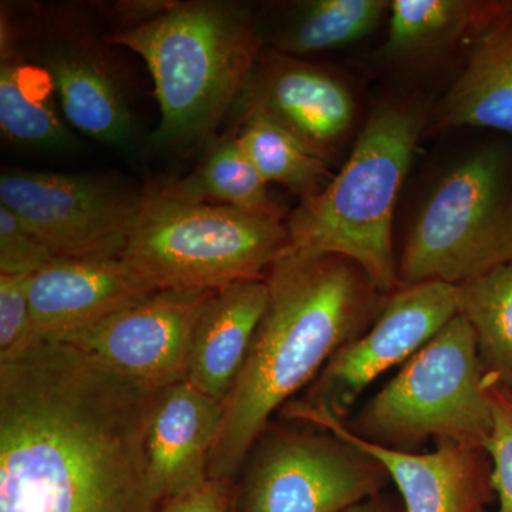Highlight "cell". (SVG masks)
<instances>
[{
	"label": "cell",
	"mask_w": 512,
	"mask_h": 512,
	"mask_svg": "<svg viewBox=\"0 0 512 512\" xmlns=\"http://www.w3.org/2000/svg\"><path fill=\"white\" fill-rule=\"evenodd\" d=\"M156 394L60 340L0 359V512H157Z\"/></svg>",
	"instance_id": "6da1fadb"
},
{
	"label": "cell",
	"mask_w": 512,
	"mask_h": 512,
	"mask_svg": "<svg viewBox=\"0 0 512 512\" xmlns=\"http://www.w3.org/2000/svg\"><path fill=\"white\" fill-rule=\"evenodd\" d=\"M268 302L229 392L210 478L231 483L276 410L383 311L369 276L349 258L288 248L265 276Z\"/></svg>",
	"instance_id": "7a4b0ae2"
},
{
	"label": "cell",
	"mask_w": 512,
	"mask_h": 512,
	"mask_svg": "<svg viewBox=\"0 0 512 512\" xmlns=\"http://www.w3.org/2000/svg\"><path fill=\"white\" fill-rule=\"evenodd\" d=\"M107 43L146 62L161 111L154 143L167 147L210 137L234 110L258 60L254 22L237 3H171L156 18L117 30Z\"/></svg>",
	"instance_id": "3957f363"
},
{
	"label": "cell",
	"mask_w": 512,
	"mask_h": 512,
	"mask_svg": "<svg viewBox=\"0 0 512 512\" xmlns=\"http://www.w3.org/2000/svg\"><path fill=\"white\" fill-rule=\"evenodd\" d=\"M421 128L417 110H376L339 173L292 212L286 222L289 248L345 256L365 271L377 291L393 292L399 282L392 244L394 207Z\"/></svg>",
	"instance_id": "277c9868"
},
{
	"label": "cell",
	"mask_w": 512,
	"mask_h": 512,
	"mask_svg": "<svg viewBox=\"0 0 512 512\" xmlns=\"http://www.w3.org/2000/svg\"><path fill=\"white\" fill-rule=\"evenodd\" d=\"M289 248L282 218L143 192L120 258L158 291H218L265 279Z\"/></svg>",
	"instance_id": "5b68a950"
},
{
	"label": "cell",
	"mask_w": 512,
	"mask_h": 512,
	"mask_svg": "<svg viewBox=\"0 0 512 512\" xmlns=\"http://www.w3.org/2000/svg\"><path fill=\"white\" fill-rule=\"evenodd\" d=\"M491 430L493 414L476 335L457 313L370 400L357 421L359 433L352 431L396 448L427 437L484 447Z\"/></svg>",
	"instance_id": "8992f818"
},
{
	"label": "cell",
	"mask_w": 512,
	"mask_h": 512,
	"mask_svg": "<svg viewBox=\"0 0 512 512\" xmlns=\"http://www.w3.org/2000/svg\"><path fill=\"white\" fill-rule=\"evenodd\" d=\"M512 264V164L501 150L468 158L440 181L400 256L403 285H460Z\"/></svg>",
	"instance_id": "52a82bcc"
},
{
	"label": "cell",
	"mask_w": 512,
	"mask_h": 512,
	"mask_svg": "<svg viewBox=\"0 0 512 512\" xmlns=\"http://www.w3.org/2000/svg\"><path fill=\"white\" fill-rule=\"evenodd\" d=\"M252 451L242 512H343L389 477L379 461L330 431H281Z\"/></svg>",
	"instance_id": "ba28073f"
},
{
	"label": "cell",
	"mask_w": 512,
	"mask_h": 512,
	"mask_svg": "<svg viewBox=\"0 0 512 512\" xmlns=\"http://www.w3.org/2000/svg\"><path fill=\"white\" fill-rule=\"evenodd\" d=\"M143 194L107 178L6 170L0 205L56 258H120Z\"/></svg>",
	"instance_id": "9c48e42d"
},
{
	"label": "cell",
	"mask_w": 512,
	"mask_h": 512,
	"mask_svg": "<svg viewBox=\"0 0 512 512\" xmlns=\"http://www.w3.org/2000/svg\"><path fill=\"white\" fill-rule=\"evenodd\" d=\"M215 291H157L90 328L69 343L117 375L160 392L185 380L192 332Z\"/></svg>",
	"instance_id": "30bf717a"
},
{
	"label": "cell",
	"mask_w": 512,
	"mask_h": 512,
	"mask_svg": "<svg viewBox=\"0 0 512 512\" xmlns=\"http://www.w3.org/2000/svg\"><path fill=\"white\" fill-rule=\"evenodd\" d=\"M457 313L456 285H403L373 326L326 363L311 406L342 420L373 380L416 355Z\"/></svg>",
	"instance_id": "8fae6325"
},
{
	"label": "cell",
	"mask_w": 512,
	"mask_h": 512,
	"mask_svg": "<svg viewBox=\"0 0 512 512\" xmlns=\"http://www.w3.org/2000/svg\"><path fill=\"white\" fill-rule=\"evenodd\" d=\"M289 414L379 461L399 488L407 512H481L494 491L493 466L484 447L439 440L433 453H406L357 436L338 417L311 404H293Z\"/></svg>",
	"instance_id": "7c38bea8"
},
{
	"label": "cell",
	"mask_w": 512,
	"mask_h": 512,
	"mask_svg": "<svg viewBox=\"0 0 512 512\" xmlns=\"http://www.w3.org/2000/svg\"><path fill=\"white\" fill-rule=\"evenodd\" d=\"M234 109L239 120L258 114L274 121L326 163L345 143L356 110L342 80L284 55L256 60Z\"/></svg>",
	"instance_id": "4fadbf2b"
},
{
	"label": "cell",
	"mask_w": 512,
	"mask_h": 512,
	"mask_svg": "<svg viewBox=\"0 0 512 512\" xmlns=\"http://www.w3.org/2000/svg\"><path fill=\"white\" fill-rule=\"evenodd\" d=\"M157 291L121 258L53 259L30 276L33 339L66 338Z\"/></svg>",
	"instance_id": "5bb4252c"
},
{
	"label": "cell",
	"mask_w": 512,
	"mask_h": 512,
	"mask_svg": "<svg viewBox=\"0 0 512 512\" xmlns=\"http://www.w3.org/2000/svg\"><path fill=\"white\" fill-rule=\"evenodd\" d=\"M222 412V403L187 380L157 392L148 413L146 451L161 504L210 480Z\"/></svg>",
	"instance_id": "9a60e30c"
},
{
	"label": "cell",
	"mask_w": 512,
	"mask_h": 512,
	"mask_svg": "<svg viewBox=\"0 0 512 512\" xmlns=\"http://www.w3.org/2000/svg\"><path fill=\"white\" fill-rule=\"evenodd\" d=\"M36 47L35 63L52 80L64 117L104 144H123L133 121L119 79L109 63L80 37L50 33Z\"/></svg>",
	"instance_id": "2e32d148"
},
{
	"label": "cell",
	"mask_w": 512,
	"mask_h": 512,
	"mask_svg": "<svg viewBox=\"0 0 512 512\" xmlns=\"http://www.w3.org/2000/svg\"><path fill=\"white\" fill-rule=\"evenodd\" d=\"M266 302L265 279L212 293L192 332L185 380L224 404L244 366Z\"/></svg>",
	"instance_id": "e0dca14e"
},
{
	"label": "cell",
	"mask_w": 512,
	"mask_h": 512,
	"mask_svg": "<svg viewBox=\"0 0 512 512\" xmlns=\"http://www.w3.org/2000/svg\"><path fill=\"white\" fill-rule=\"evenodd\" d=\"M466 67L440 106L437 127H483L512 134V20L491 5Z\"/></svg>",
	"instance_id": "ac0fdd59"
},
{
	"label": "cell",
	"mask_w": 512,
	"mask_h": 512,
	"mask_svg": "<svg viewBox=\"0 0 512 512\" xmlns=\"http://www.w3.org/2000/svg\"><path fill=\"white\" fill-rule=\"evenodd\" d=\"M0 128L12 143L37 150H67L76 138L64 126L52 97L49 74L25 62L18 46L0 49Z\"/></svg>",
	"instance_id": "d6986e66"
},
{
	"label": "cell",
	"mask_w": 512,
	"mask_h": 512,
	"mask_svg": "<svg viewBox=\"0 0 512 512\" xmlns=\"http://www.w3.org/2000/svg\"><path fill=\"white\" fill-rule=\"evenodd\" d=\"M165 197L190 204L218 205L282 218L268 184L245 156L237 138H224L187 177L157 188Z\"/></svg>",
	"instance_id": "ffe728a7"
},
{
	"label": "cell",
	"mask_w": 512,
	"mask_h": 512,
	"mask_svg": "<svg viewBox=\"0 0 512 512\" xmlns=\"http://www.w3.org/2000/svg\"><path fill=\"white\" fill-rule=\"evenodd\" d=\"M456 286L458 313L474 330L485 379L512 387V264Z\"/></svg>",
	"instance_id": "44dd1931"
},
{
	"label": "cell",
	"mask_w": 512,
	"mask_h": 512,
	"mask_svg": "<svg viewBox=\"0 0 512 512\" xmlns=\"http://www.w3.org/2000/svg\"><path fill=\"white\" fill-rule=\"evenodd\" d=\"M235 138L266 184L284 185L301 201L315 197L333 178L329 163L264 116L241 119Z\"/></svg>",
	"instance_id": "7402d4cb"
},
{
	"label": "cell",
	"mask_w": 512,
	"mask_h": 512,
	"mask_svg": "<svg viewBox=\"0 0 512 512\" xmlns=\"http://www.w3.org/2000/svg\"><path fill=\"white\" fill-rule=\"evenodd\" d=\"M389 3L382 0H316L306 3L279 37L286 55H311L349 45L379 26Z\"/></svg>",
	"instance_id": "603a6c76"
},
{
	"label": "cell",
	"mask_w": 512,
	"mask_h": 512,
	"mask_svg": "<svg viewBox=\"0 0 512 512\" xmlns=\"http://www.w3.org/2000/svg\"><path fill=\"white\" fill-rule=\"evenodd\" d=\"M488 6L461 0H396L390 3L389 55H419L440 47L468 25H483Z\"/></svg>",
	"instance_id": "cb8c5ba5"
},
{
	"label": "cell",
	"mask_w": 512,
	"mask_h": 512,
	"mask_svg": "<svg viewBox=\"0 0 512 512\" xmlns=\"http://www.w3.org/2000/svg\"><path fill=\"white\" fill-rule=\"evenodd\" d=\"M493 430L484 448L490 456L491 485L498 495V512H512V387L485 379Z\"/></svg>",
	"instance_id": "d4e9b609"
},
{
	"label": "cell",
	"mask_w": 512,
	"mask_h": 512,
	"mask_svg": "<svg viewBox=\"0 0 512 512\" xmlns=\"http://www.w3.org/2000/svg\"><path fill=\"white\" fill-rule=\"evenodd\" d=\"M32 275H0V359L33 343L29 284Z\"/></svg>",
	"instance_id": "484cf974"
},
{
	"label": "cell",
	"mask_w": 512,
	"mask_h": 512,
	"mask_svg": "<svg viewBox=\"0 0 512 512\" xmlns=\"http://www.w3.org/2000/svg\"><path fill=\"white\" fill-rule=\"evenodd\" d=\"M55 254L8 208L0 205V275H33Z\"/></svg>",
	"instance_id": "4316f807"
},
{
	"label": "cell",
	"mask_w": 512,
	"mask_h": 512,
	"mask_svg": "<svg viewBox=\"0 0 512 512\" xmlns=\"http://www.w3.org/2000/svg\"><path fill=\"white\" fill-rule=\"evenodd\" d=\"M232 497L227 481H205L195 490L163 504L157 512H229Z\"/></svg>",
	"instance_id": "83f0119b"
},
{
	"label": "cell",
	"mask_w": 512,
	"mask_h": 512,
	"mask_svg": "<svg viewBox=\"0 0 512 512\" xmlns=\"http://www.w3.org/2000/svg\"><path fill=\"white\" fill-rule=\"evenodd\" d=\"M343 512H384L382 508L377 507L373 503L357 504L355 507L349 508V510Z\"/></svg>",
	"instance_id": "f1b7e54d"
},
{
	"label": "cell",
	"mask_w": 512,
	"mask_h": 512,
	"mask_svg": "<svg viewBox=\"0 0 512 512\" xmlns=\"http://www.w3.org/2000/svg\"><path fill=\"white\" fill-rule=\"evenodd\" d=\"M498 12L504 18L512 20V2L498 3Z\"/></svg>",
	"instance_id": "f546056e"
}]
</instances>
